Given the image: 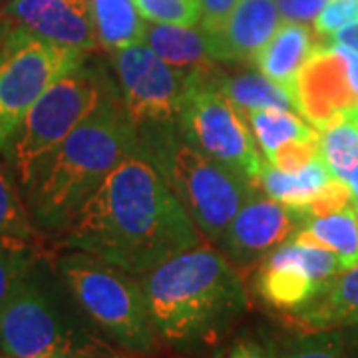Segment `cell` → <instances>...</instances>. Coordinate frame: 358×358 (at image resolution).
Listing matches in <instances>:
<instances>
[{"label":"cell","mask_w":358,"mask_h":358,"mask_svg":"<svg viewBox=\"0 0 358 358\" xmlns=\"http://www.w3.org/2000/svg\"><path fill=\"white\" fill-rule=\"evenodd\" d=\"M0 18L50 44L90 52L100 46L90 0H6Z\"/></svg>","instance_id":"obj_14"},{"label":"cell","mask_w":358,"mask_h":358,"mask_svg":"<svg viewBox=\"0 0 358 358\" xmlns=\"http://www.w3.org/2000/svg\"><path fill=\"white\" fill-rule=\"evenodd\" d=\"M108 94H112L108 80L82 62L62 74L40 96L2 148L8 166L24 187L40 162L60 145Z\"/></svg>","instance_id":"obj_6"},{"label":"cell","mask_w":358,"mask_h":358,"mask_svg":"<svg viewBox=\"0 0 358 358\" xmlns=\"http://www.w3.org/2000/svg\"><path fill=\"white\" fill-rule=\"evenodd\" d=\"M124 110L136 128H162L179 120L195 70L164 62L145 42L114 52Z\"/></svg>","instance_id":"obj_10"},{"label":"cell","mask_w":358,"mask_h":358,"mask_svg":"<svg viewBox=\"0 0 358 358\" xmlns=\"http://www.w3.org/2000/svg\"><path fill=\"white\" fill-rule=\"evenodd\" d=\"M346 185H348V189L352 193V199H355V203H358V167L348 176L346 179Z\"/></svg>","instance_id":"obj_35"},{"label":"cell","mask_w":358,"mask_h":358,"mask_svg":"<svg viewBox=\"0 0 358 358\" xmlns=\"http://www.w3.org/2000/svg\"><path fill=\"white\" fill-rule=\"evenodd\" d=\"M143 42L167 64L183 70L213 68L209 40L201 26H176L145 22Z\"/></svg>","instance_id":"obj_21"},{"label":"cell","mask_w":358,"mask_h":358,"mask_svg":"<svg viewBox=\"0 0 358 358\" xmlns=\"http://www.w3.org/2000/svg\"><path fill=\"white\" fill-rule=\"evenodd\" d=\"M277 0H237L233 13L215 32H205L215 62L253 60L281 26Z\"/></svg>","instance_id":"obj_16"},{"label":"cell","mask_w":358,"mask_h":358,"mask_svg":"<svg viewBox=\"0 0 358 358\" xmlns=\"http://www.w3.org/2000/svg\"><path fill=\"white\" fill-rule=\"evenodd\" d=\"M334 181L336 179L319 154L296 169H279L265 159L255 187L279 203L308 213V209L333 187Z\"/></svg>","instance_id":"obj_17"},{"label":"cell","mask_w":358,"mask_h":358,"mask_svg":"<svg viewBox=\"0 0 358 358\" xmlns=\"http://www.w3.org/2000/svg\"><path fill=\"white\" fill-rule=\"evenodd\" d=\"M201 4V30L203 32H215L223 26L227 16L233 13L237 0H199Z\"/></svg>","instance_id":"obj_31"},{"label":"cell","mask_w":358,"mask_h":358,"mask_svg":"<svg viewBox=\"0 0 358 358\" xmlns=\"http://www.w3.org/2000/svg\"><path fill=\"white\" fill-rule=\"evenodd\" d=\"M320 131L319 154L334 179L346 183L358 167V122L352 115H343Z\"/></svg>","instance_id":"obj_24"},{"label":"cell","mask_w":358,"mask_h":358,"mask_svg":"<svg viewBox=\"0 0 358 358\" xmlns=\"http://www.w3.org/2000/svg\"><path fill=\"white\" fill-rule=\"evenodd\" d=\"M350 115H352V117H355V120H357V122H358V110H357V112H355V114H350Z\"/></svg>","instance_id":"obj_37"},{"label":"cell","mask_w":358,"mask_h":358,"mask_svg":"<svg viewBox=\"0 0 358 358\" xmlns=\"http://www.w3.org/2000/svg\"><path fill=\"white\" fill-rule=\"evenodd\" d=\"M358 22V0H329L315 18V34L331 40L345 26Z\"/></svg>","instance_id":"obj_29"},{"label":"cell","mask_w":358,"mask_h":358,"mask_svg":"<svg viewBox=\"0 0 358 358\" xmlns=\"http://www.w3.org/2000/svg\"><path fill=\"white\" fill-rule=\"evenodd\" d=\"M157 129L152 143H140L141 148H150L141 152L157 166L203 237L219 243L231 219L257 187L253 181L203 154L185 138L178 140L173 134L164 138V129Z\"/></svg>","instance_id":"obj_4"},{"label":"cell","mask_w":358,"mask_h":358,"mask_svg":"<svg viewBox=\"0 0 358 358\" xmlns=\"http://www.w3.org/2000/svg\"><path fill=\"white\" fill-rule=\"evenodd\" d=\"M343 271L333 251L291 239L259 263L255 291L268 307L293 315L317 299Z\"/></svg>","instance_id":"obj_11"},{"label":"cell","mask_w":358,"mask_h":358,"mask_svg":"<svg viewBox=\"0 0 358 358\" xmlns=\"http://www.w3.org/2000/svg\"><path fill=\"white\" fill-rule=\"evenodd\" d=\"M8 30H10V26H8V22H4V20L0 18V50H2V46H4V42H6V36H8Z\"/></svg>","instance_id":"obj_36"},{"label":"cell","mask_w":358,"mask_h":358,"mask_svg":"<svg viewBox=\"0 0 358 358\" xmlns=\"http://www.w3.org/2000/svg\"><path fill=\"white\" fill-rule=\"evenodd\" d=\"M64 245L134 277L201 247L203 233L148 155H128L78 207Z\"/></svg>","instance_id":"obj_1"},{"label":"cell","mask_w":358,"mask_h":358,"mask_svg":"<svg viewBox=\"0 0 358 358\" xmlns=\"http://www.w3.org/2000/svg\"><path fill=\"white\" fill-rule=\"evenodd\" d=\"M140 282L155 333L178 348L215 343L249 307L237 267L209 247L176 255Z\"/></svg>","instance_id":"obj_2"},{"label":"cell","mask_w":358,"mask_h":358,"mask_svg":"<svg viewBox=\"0 0 358 358\" xmlns=\"http://www.w3.org/2000/svg\"><path fill=\"white\" fill-rule=\"evenodd\" d=\"M145 22L176 26H199V0H134Z\"/></svg>","instance_id":"obj_28"},{"label":"cell","mask_w":358,"mask_h":358,"mask_svg":"<svg viewBox=\"0 0 358 358\" xmlns=\"http://www.w3.org/2000/svg\"><path fill=\"white\" fill-rule=\"evenodd\" d=\"M181 138L243 178H259L265 157L245 114L225 94L211 86L205 70H195L179 112Z\"/></svg>","instance_id":"obj_7"},{"label":"cell","mask_w":358,"mask_h":358,"mask_svg":"<svg viewBox=\"0 0 358 358\" xmlns=\"http://www.w3.org/2000/svg\"><path fill=\"white\" fill-rule=\"evenodd\" d=\"M205 78L243 114L253 110H296L293 92L273 82L259 70L241 74H219L213 68H207Z\"/></svg>","instance_id":"obj_20"},{"label":"cell","mask_w":358,"mask_h":358,"mask_svg":"<svg viewBox=\"0 0 358 358\" xmlns=\"http://www.w3.org/2000/svg\"><path fill=\"white\" fill-rule=\"evenodd\" d=\"M221 358H271V352H268V348L261 346L259 343L241 341L235 346H231Z\"/></svg>","instance_id":"obj_32"},{"label":"cell","mask_w":358,"mask_h":358,"mask_svg":"<svg viewBox=\"0 0 358 358\" xmlns=\"http://www.w3.org/2000/svg\"><path fill=\"white\" fill-rule=\"evenodd\" d=\"M271 358H352L341 329L299 331L268 348Z\"/></svg>","instance_id":"obj_26"},{"label":"cell","mask_w":358,"mask_h":358,"mask_svg":"<svg viewBox=\"0 0 358 358\" xmlns=\"http://www.w3.org/2000/svg\"><path fill=\"white\" fill-rule=\"evenodd\" d=\"M90 13L98 42L106 50L143 42L145 22L134 0H90Z\"/></svg>","instance_id":"obj_23"},{"label":"cell","mask_w":358,"mask_h":358,"mask_svg":"<svg viewBox=\"0 0 358 358\" xmlns=\"http://www.w3.org/2000/svg\"><path fill=\"white\" fill-rule=\"evenodd\" d=\"M355 211H357V219H358V203H355Z\"/></svg>","instance_id":"obj_38"},{"label":"cell","mask_w":358,"mask_h":358,"mask_svg":"<svg viewBox=\"0 0 358 358\" xmlns=\"http://www.w3.org/2000/svg\"><path fill=\"white\" fill-rule=\"evenodd\" d=\"M305 219V211L259 195L257 189L231 219L217 245L235 267H255L277 247L291 241Z\"/></svg>","instance_id":"obj_13"},{"label":"cell","mask_w":358,"mask_h":358,"mask_svg":"<svg viewBox=\"0 0 358 358\" xmlns=\"http://www.w3.org/2000/svg\"><path fill=\"white\" fill-rule=\"evenodd\" d=\"M331 40L341 42V44H345L348 48H352L355 52H358V22H355V24L350 26H345V28L338 30Z\"/></svg>","instance_id":"obj_33"},{"label":"cell","mask_w":358,"mask_h":358,"mask_svg":"<svg viewBox=\"0 0 358 358\" xmlns=\"http://www.w3.org/2000/svg\"><path fill=\"white\" fill-rule=\"evenodd\" d=\"M329 0H277L282 20L293 22H315Z\"/></svg>","instance_id":"obj_30"},{"label":"cell","mask_w":358,"mask_h":358,"mask_svg":"<svg viewBox=\"0 0 358 358\" xmlns=\"http://www.w3.org/2000/svg\"><path fill=\"white\" fill-rule=\"evenodd\" d=\"M296 112L317 129L358 110V52L331 40L319 44L293 90Z\"/></svg>","instance_id":"obj_12"},{"label":"cell","mask_w":358,"mask_h":358,"mask_svg":"<svg viewBox=\"0 0 358 358\" xmlns=\"http://www.w3.org/2000/svg\"><path fill=\"white\" fill-rule=\"evenodd\" d=\"M90 348L34 275L0 307V350L6 358H90Z\"/></svg>","instance_id":"obj_9"},{"label":"cell","mask_w":358,"mask_h":358,"mask_svg":"<svg viewBox=\"0 0 358 358\" xmlns=\"http://www.w3.org/2000/svg\"><path fill=\"white\" fill-rule=\"evenodd\" d=\"M84 54L10 26L0 50V150L40 96L62 74L84 62Z\"/></svg>","instance_id":"obj_8"},{"label":"cell","mask_w":358,"mask_h":358,"mask_svg":"<svg viewBox=\"0 0 358 358\" xmlns=\"http://www.w3.org/2000/svg\"><path fill=\"white\" fill-rule=\"evenodd\" d=\"M0 235L36 239V229L30 221V209L18 195L10 173L0 166Z\"/></svg>","instance_id":"obj_27"},{"label":"cell","mask_w":358,"mask_h":358,"mask_svg":"<svg viewBox=\"0 0 358 358\" xmlns=\"http://www.w3.org/2000/svg\"><path fill=\"white\" fill-rule=\"evenodd\" d=\"M317 46L319 44L315 42V32L305 22L282 20L277 32L257 52L251 62L273 82L293 92L301 70Z\"/></svg>","instance_id":"obj_18"},{"label":"cell","mask_w":358,"mask_h":358,"mask_svg":"<svg viewBox=\"0 0 358 358\" xmlns=\"http://www.w3.org/2000/svg\"><path fill=\"white\" fill-rule=\"evenodd\" d=\"M0 2H2V0H0Z\"/></svg>","instance_id":"obj_39"},{"label":"cell","mask_w":358,"mask_h":358,"mask_svg":"<svg viewBox=\"0 0 358 358\" xmlns=\"http://www.w3.org/2000/svg\"><path fill=\"white\" fill-rule=\"evenodd\" d=\"M140 152L138 128L108 94L60 145L40 162L26 203L42 227L60 229L128 155Z\"/></svg>","instance_id":"obj_3"},{"label":"cell","mask_w":358,"mask_h":358,"mask_svg":"<svg viewBox=\"0 0 358 358\" xmlns=\"http://www.w3.org/2000/svg\"><path fill=\"white\" fill-rule=\"evenodd\" d=\"M299 331H331L358 322V263L345 268L307 307L291 315Z\"/></svg>","instance_id":"obj_19"},{"label":"cell","mask_w":358,"mask_h":358,"mask_svg":"<svg viewBox=\"0 0 358 358\" xmlns=\"http://www.w3.org/2000/svg\"><path fill=\"white\" fill-rule=\"evenodd\" d=\"M58 275L76 305L115 345L148 355L157 346L140 281L100 257L72 251L58 259Z\"/></svg>","instance_id":"obj_5"},{"label":"cell","mask_w":358,"mask_h":358,"mask_svg":"<svg viewBox=\"0 0 358 358\" xmlns=\"http://www.w3.org/2000/svg\"><path fill=\"white\" fill-rule=\"evenodd\" d=\"M36 261V239L0 235V307L34 275Z\"/></svg>","instance_id":"obj_25"},{"label":"cell","mask_w":358,"mask_h":358,"mask_svg":"<svg viewBox=\"0 0 358 358\" xmlns=\"http://www.w3.org/2000/svg\"><path fill=\"white\" fill-rule=\"evenodd\" d=\"M245 117L271 166L296 169L319 155L320 131L296 110H253Z\"/></svg>","instance_id":"obj_15"},{"label":"cell","mask_w":358,"mask_h":358,"mask_svg":"<svg viewBox=\"0 0 358 358\" xmlns=\"http://www.w3.org/2000/svg\"><path fill=\"white\" fill-rule=\"evenodd\" d=\"M341 331H343L346 348H348L350 357L358 358V322L350 324V327H345V329H341Z\"/></svg>","instance_id":"obj_34"},{"label":"cell","mask_w":358,"mask_h":358,"mask_svg":"<svg viewBox=\"0 0 358 358\" xmlns=\"http://www.w3.org/2000/svg\"><path fill=\"white\" fill-rule=\"evenodd\" d=\"M293 239L320 245L333 251L345 268L355 267L358 263V219L355 205L319 215H307Z\"/></svg>","instance_id":"obj_22"}]
</instances>
